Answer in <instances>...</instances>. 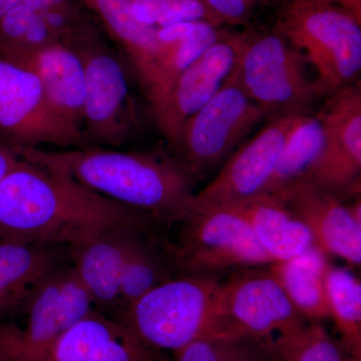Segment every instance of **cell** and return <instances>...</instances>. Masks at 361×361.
<instances>
[{
    "label": "cell",
    "mask_w": 361,
    "mask_h": 361,
    "mask_svg": "<svg viewBox=\"0 0 361 361\" xmlns=\"http://www.w3.org/2000/svg\"><path fill=\"white\" fill-rule=\"evenodd\" d=\"M94 9L108 32L129 56L139 78L142 92L148 89L161 44L157 27L139 23L130 11L129 0H84Z\"/></svg>",
    "instance_id": "obj_22"
},
{
    "label": "cell",
    "mask_w": 361,
    "mask_h": 361,
    "mask_svg": "<svg viewBox=\"0 0 361 361\" xmlns=\"http://www.w3.org/2000/svg\"><path fill=\"white\" fill-rule=\"evenodd\" d=\"M0 142L14 151L85 148L84 135L56 113L39 78L0 59Z\"/></svg>",
    "instance_id": "obj_11"
},
{
    "label": "cell",
    "mask_w": 361,
    "mask_h": 361,
    "mask_svg": "<svg viewBox=\"0 0 361 361\" xmlns=\"http://www.w3.org/2000/svg\"><path fill=\"white\" fill-rule=\"evenodd\" d=\"M303 116L270 118L263 129L228 158L217 177L194 194L184 212L232 208L264 193L285 144Z\"/></svg>",
    "instance_id": "obj_12"
},
{
    "label": "cell",
    "mask_w": 361,
    "mask_h": 361,
    "mask_svg": "<svg viewBox=\"0 0 361 361\" xmlns=\"http://www.w3.org/2000/svg\"><path fill=\"white\" fill-rule=\"evenodd\" d=\"M129 1H130V0H129Z\"/></svg>",
    "instance_id": "obj_37"
},
{
    "label": "cell",
    "mask_w": 361,
    "mask_h": 361,
    "mask_svg": "<svg viewBox=\"0 0 361 361\" xmlns=\"http://www.w3.org/2000/svg\"><path fill=\"white\" fill-rule=\"evenodd\" d=\"M221 35L222 30L219 27H213L191 39L161 44L153 78L144 92L151 110L164 101L180 75L211 44L217 42Z\"/></svg>",
    "instance_id": "obj_26"
},
{
    "label": "cell",
    "mask_w": 361,
    "mask_h": 361,
    "mask_svg": "<svg viewBox=\"0 0 361 361\" xmlns=\"http://www.w3.org/2000/svg\"><path fill=\"white\" fill-rule=\"evenodd\" d=\"M342 361H360V357H356L355 355L345 356Z\"/></svg>",
    "instance_id": "obj_36"
},
{
    "label": "cell",
    "mask_w": 361,
    "mask_h": 361,
    "mask_svg": "<svg viewBox=\"0 0 361 361\" xmlns=\"http://www.w3.org/2000/svg\"><path fill=\"white\" fill-rule=\"evenodd\" d=\"M273 263L287 260L315 245L305 224L275 195L259 194L238 206Z\"/></svg>",
    "instance_id": "obj_20"
},
{
    "label": "cell",
    "mask_w": 361,
    "mask_h": 361,
    "mask_svg": "<svg viewBox=\"0 0 361 361\" xmlns=\"http://www.w3.org/2000/svg\"><path fill=\"white\" fill-rule=\"evenodd\" d=\"M220 25H245L257 0H202Z\"/></svg>",
    "instance_id": "obj_31"
},
{
    "label": "cell",
    "mask_w": 361,
    "mask_h": 361,
    "mask_svg": "<svg viewBox=\"0 0 361 361\" xmlns=\"http://www.w3.org/2000/svg\"><path fill=\"white\" fill-rule=\"evenodd\" d=\"M70 258L68 247L0 240V322L11 318L40 282Z\"/></svg>",
    "instance_id": "obj_18"
},
{
    "label": "cell",
    "mask_w": 361,
    "mask_h": 361,
    "mask_svg": "<svg viewBox=\"0 0 361 361\" xmlns=\"http://www.w3.org/2000/svg\"><path fill=\"white\" fill-rule=\"evenodd\" d=\"M236 61L235 33L222 32L187 68L152 116L157 129L172 145L185 122L205 106L224 84Z\"/></svg>",
    "instance_id": "obj_15"
},
{
    "label": "cell",
    "mask_w": 361,
    "mask_h": 361,
    "mask_svg": "<svg viewBox=\"0 0 361 361\" xmlns=\"http://www.w3.org/2000/svg\"><path fill=\"white\" fill-rule=\"evenodd\" d=\"M23 0H0V20L9 11L20 4Z\"/></svg>",
    "instance_id": "obj_35"
},
{
    "label": "cell",
    "mask_w": 361,
    "mask_h": 361,
    "mask_svg": "<svg viewBox=\"0 0 361 361\" xmlns=\"http://www.w3.org/2000/svg\"><path fill=\"white\" fill-rule=\"evenodd\" d=\"M191 21H208L220 26L202 0H168L157 28Z\"/></svg>",
    "instance_id": "obj_30"
},
{
    "label": "cell",
    "mask_w": 361,
    "mask_h": 361,
    "mask_svg": "<svg viewBox=\"0 0 361 361\" xmlns=\"http://www.w3.org/2000/svg\"><path fill=\"white\" fill-rule=\"evenodd\" d=\"M222 298L230 319L275 361H281L307 327L270 268H246L233 275L222 283Z\"/></svg>",
    "instance_id": "obj_10"
},
{
    "label": "cell",
    "mask_w": 361,
    "mask_h": 361,
    "mask_svg": "<svg viewBox=\"0 0 361 361\" xmlns=\"http://www.w3.org/2000/svg\"><path fill=\"white\" fill-rule=\"evenodd\" d=\"M276 32L315 71L318 99L357 82L361 71V20L319 0H290L280 11Z\"/></svg>",
    "instance_id": "obj_5"
},
{
    "label": "cell",
    "mask_w": 361,
    "mask_h": 361,
    "mask_svg": "<svg viewBox=\"0 0 361 361\" xmlns=\"http://www.w3.org/2000/svg\"><path fill=\"white\" fill-rule=\"evenodd\" d=\"M16 153L158 223L184 212L196 193V178L171 154L106 147L28 149Z\"/></svg>",
    "instance_id": "obj_2"
},
{
    "label": "cell",
    "mask_w": 361,
    "mask_h": 361,
    "mask_svg": "<svg viewBox=\"0 0 361 361\" xmlns=\"http://www.w3.org/2000/svg\"><path fill=\"white\" fill-rule=\"evenodd\" d=\"M174 361H275L243 330L200 337L175 353Z\"/></svg>",
    "instance_id": "obj_27"
},
{
    "label": "cell",
    "mask_w": 361,
    "mask_h": 361,
    "mask_svg": "<svg viewBox=\"0 0 361 361\" xmlns=\"http://www.w3.org/2000/svg\"><path fill=\"white\" fill-rule=\"evenodd\" d=\"M234 70L242 89L270 118L310 114L316 96L306 61L275 32L235 33Z\"/></svg>",
    "instance_id": "obj_7"
},
{
    "label": "cell",
    "mask_w": 361,
    "mask_h": 361,
    "mask_svg": "<svg viewBox=\"0 0 361 361\" xmlns=\"http://www.w3.org/2000/svg\"><path fill=\"white\" fill-rule=\"evenodd\" d=\"M324 142L310 182L344 197L360 193L361 172V89L360 80L334 96L318 111Z\"/></svg>",
    "instance_id": "obj_13"
},
{
    "label": "cell",
    "mask_w": 361,
    "mask_h": 361,
    "mask_svg": "<svg viewBox=\"0 0 361 361\" xmlns=\"http://www.w3.org/2000/svg\"><path fill=\"white\" fill-rule=\"evenodd\" d=\"M346 9L361 20V0H319Z\"/></svg>",
    "instance_id": "obj_34"
},
{
    "label": "cell",
    "mask_w": 361,
    "mask_h": 361,
    "mask_svg": "<svg viewBox=\"0 0 361 361\" xmlns=\"http://www.w3.org/2000/svg\"><path fill=\"white\" fill-rule=\"evenodd\" d=\"M329 266L325 252L312 245L294 257L273 263L270 270L298 312L317 322L330 317L325 290Z\"/></svg>",
    "instance_id": "obj_21"
},
{
    "label": "cell",
    "mask_w": 361,
    "mask_h": 361,
    "mask_svg": "<svg viewBox=\"0 0 361 361\" xmlns=\"http://www.w3.org/2000/svg\"><path fill=\"white\" fill-rule=\"evenodd\" d=\"M153 221L23 159L0 182V240L73 248L102 233Z\"/></svg>",
    "instance_id": "obj_1"
},
{
    "label": "cell",
    "mask_w": 361,
    "mask_h": 361,
    "mask_svg": "<svg viewBox=\"0 0 361 361\" xmlns=\"http://www.w3.org/2000/svg\"><path fill=\"white\" fill-rule=\"evenodd\" d=\"M273 195V194H272ZM310 230L316 246L353 265L361 262V202L343 199L302 180L275 195Z\"/></svg>",
    "instance_id": "obj_14"
},
{
    "label": "cell",
    "mask_w": 361,
    "mask_h": 361,
    "mask_svg": "<svg viewBox=\"0 0 361 361\" xmlns=\"http://www.w3.org/2000/svg\"><path fill=\"white\" fill-rule=\"evenodd\" d=\"M161 355L120 320L94 310L61 334L42 361H160Z\"/></svg>",
    "instance_id": "obj_16"
},
{
    "label": "cell",
    "mask_w": 361,
    "mask_h": 361,
    "mask_svg": "<svg viewBox=\"0 0 361 361\" xmlns=\"http://www.w3.org/2000/svg\"><path fill=\"white\" fill-rule=\"evenodd\" d=\"M344 349L322 325L313 322L307 325L281 361H342L346 356Z\"/></svg>",
    "instance_id": "obj_28"
},
{
    "label": "cell",
    "mask_w": 361,
    "mask_h": 361,
    "mask_svg": "<svg viewBox=\"0 0 361 361\" xmlns=\"http://www.w3.org/2000/svg\"><path fill=\"white\" fill-rule=\"evenodd\" d=\"M121 322L149 348L178 353L200 337L242 330L226 313L218 278L176 275L130 304Z\"/></svg>",
    "instance_id": "obj_3"
},
{
    "label": "cell",
    "mask_w": 361,
    "mask_h": 361,
    "mask_svg": "<svg viewBox=\"0 0 361 361\" xmlns=\"http://www.w3.org/2000/svg\"><path fill=\"white\" fill-rule=\"evenodd\" d=\"M70 47L78 52L85 66L82 135L85 145L120 148L132 139L139 126L122 61L99 39V35Z\"/></svg>",
    "instance_id": "obj_9"
},
{
    "label": "cell",
    "mask_w": 361,
    "mask_h": 361,
    "mask_svg": "<svg viewBox=\"0 0 361 361\" xmlns=\"http://www.w3.org/2000/svg\"><path fill=\"white\" fill-rule=\"evenodd\" d=\"M20 159L13 148L0 142V182L16 168Z\"/></svg>",
    "instance_id": "obj_33"
},
{
    "label": "cell",
    "mask_w": 361,
    "mask_h": 361,
    "mask_svg": "<svg viewBox=\"0 0 361 361\" xmlns=\"http://www.w3.org/2000/svg\"><path fill=\"white\" fill-rule=\"evenodd\" d=\"M330 317L343 338L344 348L360 357L361 284L348 268L329 266L325 278Z\"/></svg>",
    "instance_id": "obj_25"
},
{
    "label": "cell",
    "mask_w": 361,
    "mask_h": 361,
    "mask_svg": "<svg viewBox=\"0 0 361 361\" xmlns=\"http://www.w3.org/2000/svg\"><path fill=\"white\" fill-rule=\"evenodd\" d=\"M155 222L125 226L97 235L71 248V260L97 310L118 319L120 277L135 237Z\"/></svg>",
    "instance_id": "obj_17"
},
{
    "label": "cell",
    "mask_w": 361,
    "mask_h": 361,
    "mask_svg": "<svg viewBox=\"0 0 361 361\" xmlns=\"http://www.w3.org/2000/svg\"><path fill=\"white\" fill-rule=\"evenodd\" d=\"M157 233L177 275L217 278L235 268L273 264L235 208L186 211L158 224Z\"/></svg>",
    "instance_id": "obj_4"
},
{
    "label": "cell",
    "mask_w": 361,
    "mask_h": 361,
    "mask_svg": "<svg viewBox=\"0 0 361 361\" xmlns=\"http://www.w3.org/2000/svg\"><path fill=\"white\" fill-rule=\"evenodd\" d=\"M164 250L156 225L144 230L130 245L120 277V314L137 299L161 282L176 276Z\"/></svg>",
    "instance_id": "obj_23"
},
{
    "label": "cell",
    "mask_w": 361,
    "mask_h": 361,
    "mask_svg": "<svg viewBox=\"0 0 361 361\" xmlns=\"http://www.w3.org/2000/svg\"><path fill=\"white\" fill-rule=\"evenodd\" d=\"M94 310L70 258L7 319L20 322H0V361H42L61 334Z\"/></svg>",
    "instance_id": "obj_6"
},
{
    "label": "cell",
    "mask_w": 361,
    "mask_h": 361,
    "mask_svg": "<svg viewBox=\"0 0 361 361\" xmlns=\"http://www.w3.org/2000/svg\"><path fill=\"white\" fill-rule=\"evenodd\" d=\"M323 142L322 116L319 113L306 114L289 135L264 193L276 195L296 183L310 179L322 155Z\"/></svg>",
    "instance_id": "obj_24"
},
{
    "label": "cell",
    "mask_w": 361,
    "mask_h": 361,
    "mask_svg": "<svg viewBox=\"0 0 361 361\" xmlns=\"http://www.w3.org/2000/svg\"><path fill=\"white\" fill-rule=\"evenodd\" d=\"M266 118L267 111L247 96L233 70L215 96L182 126L171 155L197 179L227 160Z\"/></svg>",
    "instance_id": "obj_8"
},
{
    "label": "cell",
    "mask_w": 361,
    "mask_h": 361,
    "mask_svg": "<svg viewBox=\"0 0 361 361\" xmlns=\"http://www.w3.org/2000/svg\"><path fill=\"white\" fill-rule=\"evenodd\" d=\"M167 1L168 0H130V13L142 25L157 27V23Z\"/></svg>",
    "instance_id": "obj_32"
},
{
    "label": "cell",
    "mask_w": 361,
    "mask_h": 361,
    "mask_svg": "<svg viewBox=\"0 0 361 361\" xmlns=\"http://www.w3.org/2000/svg\"><path fill=\"white\" fill-rule=\"evenodd\" d=\"M20 66L37 75L51 108L82 134L85 71L78 52L61 42H54L33 54Z\"/></svg>",
    "instance_id": "obj_19"
},
{
    "label": "cell",
    "mask_w": 361,
    "mask_h": 361,
    "mask_svg": "<svg viewBox=\"0 0 361 361\" xmlns=\"http://www.w3.org/2000/svg\"><path fill=\"white\" fill-rule=\"evenodd\" d=\"M37 11L21 2L0 20V59L13 63Z\"/></svg>",
    "instance_id": "obj_29"
}]
</instances>
